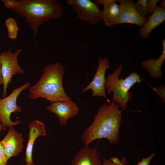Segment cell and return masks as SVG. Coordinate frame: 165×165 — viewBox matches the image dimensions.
<instances>
[{
    "instance_id": "1",
    "label": "cell",
    "mask_w": 165,
    "mask_h": 165,
    "mask_svg": "<svg viewBox=\"0 0 165 165\" xmlns=\"http://www.w3.org/2000/svg\"><path fill=\"white\" fill-rule=\"evenodd\" d=\"M116 102L102 105L95 116L92 124L83 132L82 139L85 146L98 139L105 138L110 144L120 141L119 128L122 112Z\"/></svg>"
},
{
    "instance_id": "2",
    "label": "cell",
    "mask_w": 165,
    "mask_h": 165,
    "mask_svg": "<svg viewBox=\"0 0 165 165\" xmlns=\"http://www.w3.org/2000/svg\"><path fill=\"white\" fill-rule=\"evenodd\" d=\"M65 71V67L60 62L45 66L38 81L28 87L29 97L33 100L43 98L51 103L72 101L66 93L63 85Z\"/></svg>"
},
{
    "instance_id": "3",
    "label": "cell",
    "mask_w": 165,
    "mask_h": 165,
    "mask_svg": "<svg viewBox=\"0 0 165 165\" xmlns=\"http://www.w3.org/2000/svg\"><path fill=\"white\" fill-rule=\"evenodd\" d=\"M17 6L12 10L24 17L33 31L35 37L38 27L51 19H57L64 10L55 0H18Z\"/></svg>"
},
{
    "instance_id": "4",
    "label": "cell",
    "mask_w": 165,
    "mask_h": 165,
    "mask_svg": "<svg viewBox=\"0 0 165 165\" xmlns=\"http://www.w3.org/2000/svg\"><path fill=\"white\" fill-rule=\"evenodd\" d=\"M122 68V65L120 64L112 74L107 75L105 88L107 89L108 94L113 92L112 101L116 102L122 110H125L127 107V102L132 97L131 92H129L130 89L136 83H140L142 79L136 72L131 73L124 79L122 75L119 79Z\"/></svg>"
},
{
    "instance_id": "5",
    "label": "cell",
    "mask_w": 165,
    "mask_h": 165,
    "mask_svg": "<svg viewBox=\"0 0 165 165\" xmlns=\"http://www.w3.org/2000/svg\"><path fill=\"white\" fill-rule=\"evenodd\" d=\"M30 83L28 82L22 86L13 89L9 96L0 99V119L2 125L5 127H11L18 124L20 121H12L10 118L12 113L20 112L21 107L16 104L17 98L23 90L29 87Z\"/></svg>"
},
{
    "instance_id": "6",
    "label": "cell",
    "mask_w": 165,
    "mask_h": 165,
    "mask_svg": "<svg viewBox=\"0 0 165 165\" xmlns=\"http://www.w3.org/2000/svg\"><path fill=\"white\" fill-rule=\"evenodd\" d=\"M23 50L20 48L13 53L9 50L0 54L1 64V73L3 82L2 97H6L8 84L10 83L13 75L17 74H24V70L18 64V57Z\"/></svg>"
},
{
    "instance_id": "7",
    "label": "cell",
    "mask_w": 165,
    "mask_h": 165,
    "mask_svg": "<svg viewBox=\"0 0 165 165\" xmlns=\"http://www.w3.org/2000/svg\"><path fill=\"white\" fill-rule=\"evenodd\" d=\"M78 18L93 25H97L101 20V10L90 0H67Z\"/></svg>"
},
{
    "instance_id": "8",
    "label": "cell",
    "mask_w": 165,
    "mask_h": 165,
    "mask_svg": "<svg viewBox=\"0 0 165 165\" xmlns=\"http://www.w3.org/2000/svg\"><path fill=\"white\" fill-rule=\"evenodd\" d=\"M110 68L108 60L106 58L99 57L98 68L94 76L88 85L82 89V91L86 92L91 90L92 96L103 97L107 99L105 90L106 78L105 75L106 70Z\"/></svg>"
},
{
    "instance_id": "9",
    "label": "cell",
    "mask_w": 165,
    "mask_h": 165,
    "mask_svg": "<svg viewBox=\"0 0 165 165\" xmlns=\"http://www.w3.org/2000/svg\"><path fill=\"white\" fill-rule=\"evenodd\" d=\"M120 6V11L114 25L127 23L135 24L141 27L147 21V19L140 15L135 7L133 0H118Z\"/></svg>"
},
{
    "instance_id": "10",
    "label": "cell",
    "mask_w": 165,
    "mask_h": 165,
    "mask_svg": "<svg viewBox=\"0 0 165 165\" xmlns=\"http://www.w3.org/2000/svg\"><path fill=\"white\" fill-rule=\"evenodd\" d=\"M22 134L16 130L13 127H9L8 132L0 141L4 154L8 160L17 156L24 147Z\"/></svg>"
},
{
    "instance_id": "11",
    "label": "cell",
    "mask_w": 165,
    "mask_h": 165,
    "mask_svg": "<svg viewBox=\"0 0 165 165\" xmlns=\"http://www.w3.org/2000/svg\"><path fill=\"white\" fill-rule=\"evenodd\" d=\"M47 109L50 112L56 114L60 123L64 126L66 125L69 119L75 116L79 111L77 105L72 100L52 103L47 107Z\"/></svg>"
},
{
    "instance_id": "12",
    "label": "cell",
    "mask_w": 165,
    "mask_h": 165,
    "mask_svg": "<svg viewBox=\"0 0 165 165\" xmlns=\"http://www.w3.org/2000/svg\"><path fill=\"white\" fill-rule=\"evenodd\" d=\"M29 134L25 153V162L30 165H35L32 159V154L34 142L39 136L46 135L44 124L38 120L31 122L28 125Z\"/></svg>"
},
{
    "instance_id": "13",
    "label": "cell",
    "mask_w": 165,
    "mask_h": 165,
    "mask_svg": "<svg viewBox=\"0 0 165 165\" xmlns=\"http://www.w3.org/2000/svg\"><path fill=\"white\" fill-rule=\"evenodd\" d=\"M165 20V9L157 6L144 25L138 30L139 36L144 39H147L151 32Z\"/></svg>"
},
{
    "instance_id": "14",
    "label": "cell",
    "mask_w": 165,
    "mask_h": 165,
    "mask_svg": "<svg viewBox=\"0 0 165 165\" xmlns=\"http://www.w3.org/2000/svg\"><path fill=\"white\" fill-rule=\"evenodd\" d=\"M71 165H102L95 148L85 146L79 150L71 161Z\"/></svg>"
},
{
    "instance_id": "15",
    "label": "cell",
    "mask_w": 165,
    "mask_h": 165,
    "mask_svg": "<svg viewBox=\"0 0 165 165\" xmlns=\"http://www.w3.org/2000/svg\"><path fill=\"white\" fill-rule=\"evenodd\" d=\"M163 50L161 54L156 60L148 59L141 63L142 67L149 72L151 77L160 79L162 76L161 68L165 59V39L162 41Z\"/></svg>"
},
{
    "instance_id": "16",
    "label": "cell",
    "mask_w": 165,
    "mask_h": 165,
    "mask_svg": "<svg viewBox=\"0 0 165 165\" xmlns=\"http://www.w3.org/2000/svg\"><path fill=\"white\" fill-rule=\"evenodd\" d=\"M117 0H113L112 2L103 5V9L101 10V18L107 26L114 25L115 21L119 16L120 6L116 2Z\"/></svg>"
},
{
    "instance_id": "17",
    "label": "cell",
    "mask_w": 165,
    "mask_h": 165,
    "mask_svg": "<svg viewBox=\"0 0 165 165\" xmlns=\"http://www.w3.org/2000/svg\"><path fill=\"white\" fill-rule=\"evenodd\" d=\"M5 24L7 28L8 36L11 39L17 37L19 28L15 19L12 17H9L5 21Z\"/></svg>"
},
{
    "instance_id": "18",
    "label": "cell",
    "mask_w": 165,
    "mask_h": 165,
    "mask_svg": "<svg viewBox=\"0 0 165 165\" xmlns=\"http://www.w3.org/2000/svg\"><path fill=\"white\" fill-rule=\"evenodd\" d=\"M147 0H138L135 3V9L139 14L142 17L147 19L146 4Z\"/></svg>"
},
{
    "instance_id": "19",
    "label": "cell",
    "mask_w": 165,
    "mask_h": 165,
    "mask_svg": "<svg viewBox=\"0 0 165 165\" xmlns=\"http://www.w3.org/2000/svg\"><path fill=\"white\" fill-rule=\"evenodd\" d=\"M159 0H147L146 4V11L147 14L150 15L152 13L157 6V3Z\"/></svg>"
},
{
    "instance_id": "20",
    "label": "cell",
    "mask_w": 165,
    "mask_h": 165,
    "mask_svg": "<svg viewBox=\"0 0 165 165\" xmlns=\"http://www.w3.org/2000/svg\"><path fill=\"white\" fill-rule=\"evenodd\" d=\"M5 6L11 9L16 7L18 5L17 1L14 0H2Z\"/></svg>"
},
{
    "instance_id": "21",
    "label": "cell",
    "mask_w": 165,
    "mask_h": 165,
    "mask_svg": "<svg viewBox=\"0 0 165 165\" xmlns=\"http://www.w3.org/2000/svg\"><path fill=\"white\" fill-rule=\"evenodd\" d=\"M127 164V162L125 157H123L121 160V162L119 163H114L111 161L109 159L104 158V161L102 165H126Z\"/></svg>"
},
{
    "instance_id": "22",
    "label": "cell",
    "mask_w": 165,
    "mask_h": 165,
    "mask_svg": "<svg viewBox=\"0 0 165 165\" xmlns=\"http://www.w3.org/2000/svg\"><path fill=\"white\" fill-rule=\"evenodd\" d=\"M8 160L4 154L3 147L0 142V165H6Z\"/></svg>"
},
{
    "instance_id": "23",
    "label": "cell",
    "mask_w": 165,
    "mask_h": 165,
    "mask_svg": "<svg viewBox=\"0 0 165 165\" xmlns=\"http://www.w3.org/2000/svg\"><path fill=\"white\" fill-rule=\"evenodd\" d=\"M154 156V154L152 153L147 157L143 158L141 161L138 162L137 165H149Z\"/></svg>"
},
{
    "instance_id": "24",
    "label": "cell",
    "mask_w": 165,
    "mask_h": 165,
    "mask_svg": "<svg viewBox=\"0 0 165 165\" xmlns=\"http://www.w3.org/2000/svg\"><path fill=\"white\" fill-rule=\"evenodd\" d=\"M113 0H95L94 3L97 6L102 4L104 5L112 2Z\"/></svg>"
},
{
    "instance_id": "25",
    "label": "cell",
    "mask_w": 165,
    "mask_h": 165,
    "mask_svg": "<svg viewBox=\"0 0 165 165\" xmlns=\"http://www.w3.org/2000/svg\"><path fill=\"white\" fill-rule=\"evenodd\" d=\"M155 90H156V91L159 94V95L161 96L162 97V98L163 99H165V89L164 88H163V89L161 88L159 89H155Z\"/></svg>"
},
{
    "instance_id": "26",
    "label": "cell",
    "mask_w": 165,
    "mask_h": 165,
    "mask_svg": "<svg viewBox=\"0 0 165 165\" xmlns=\"http://www.w3.org/2000/svg\"><path fill=\"white\" fill-rule=\"evenodd\" d=\"M110 160L112 162L115 163H119L121 162V160L118 157H112L110 158Z\"/></svg>"
},
{
    "instance_id": "27",
    "label": "cell",
    "mask_w": 165,
    "mask_h": 165,
    "mask_svg": "<svg viewBox=\"0 0 165 165\" xmlns=\"http://www.w3.org/2000/svg\"><path fill=\"white\" fill-rule=\"evenodd\" d=\"M3 84V82L1 73V64L0 56V86Z\"/></svg>"
},
{
    "instance_id": "28",
    "label": "cell",
    "mask_w": 165,
    "mask_h": 165,
    "mask_svg": "<svg viewBox=\"0 0 165 165\" xmlns=\"http://www.w3.org/2000/svg\"><path fill=\"white\" fill-rule=\"evenodd\" d=\"M160 7L163 9H164L165 8V0H162L160 4Z\"/></svg>"
},
{
    "instance_id": "29",
    "label": "cell",
    "mask_w": 165,
    "mask_h": 165,
    "mask_svg": "<svg viewBox=\"0 0 165 165\" xmlns=\"http://www.w3.org/2000/svg\"><path fill=\"white\" fill-rule=\"evenodd\" d=\"M6 127H4L2 124L0 119V132L2 130H5Z\"/></svg>"
},
{
    "instance_id": "30",
    "label": "cell",
    "mask_w": 165,
    "mask_h": 165,
    "mask_svg": "<svg viewBox=\"0 0 165 165\" xmlns=\"http://www.w3.org/2000/svg\"><path fill=\"white\" fill-rule=\"evenodd\" d=\"M25 165H29V164H27V163H26V164H25Z\"/></svg>"
},
{
    "instance_id": "31",
    "label": "cell",
    "mask_w": 165,
    "mask_h": 165,
    "mask_svg": "<svg viewBox=\"0 0 165 165\" xmlns=\"http://www.w3.org/2000/svg\"><path fill=\"white\" fill-rule=\"evenodd\" d=\"M0 44H1V43H0Z\"/></svg>"
}]
</instances>
